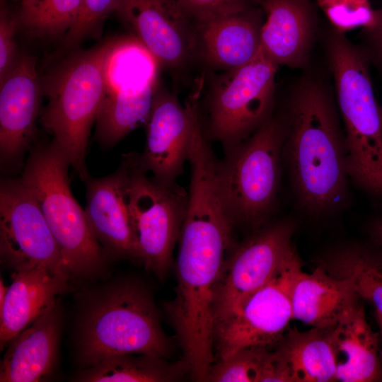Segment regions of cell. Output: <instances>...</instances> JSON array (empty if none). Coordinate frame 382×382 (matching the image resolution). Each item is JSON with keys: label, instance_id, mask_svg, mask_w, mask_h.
Here are the masks:
<instances>
[{"label": "cell", "instance_id": "8992f818", "mask_svg": "<svg viewBox=\"0 0 382 382\" xmlns=\"http://www.w3.org/2000/svg\"><path fill=\"white\" fill-rule=\"evenodd\" d=\"M283 139L282 117L272 115L216 163L219 194L233 225L257 230L269 218L279 186Z\"/></svg>", "mask_w": 382, "mask_h": 382}, {"label": "cell", "instance_id": "30bf717a", "mask_svg": "<svg viewBox=\"0 0 382 382\" xmlns=\"http://www.w3.org/2000/svg\"><path fill=\"white\" fill-rule=\"evenodd\" d=\"M294 223L283 219L260 228L228 254L214 296V325L266 284L296 249Z\"/></svg>", "mask_w": 382, "mask_h": 382}, {"label": "cell", "instance_id": "4dcf8cb0", "mask_svg": "<svg viewBox=\"0 0 382 382\" xmlns=\"http://www.w3.org/2000/svg\"><path fill=\"white\" fill-rule=\"evenodd\" d=\"M117 0H81L78 18L66 33L64 44L76 45L92 32L110 13L116 11Z\"/></svg>", "mask_w": 382, "mask_h": 382}, {"label": "cell", "instance_id": "52a82bcc", "mask_svg": "<svg viewBox=\"0 0 382 382\" xmlns=\"http://www.w3.org/2000/svg\"><path fill=\"white\" fill-rule=\"evenodd\" d=\"M277 68L260 47L238 69L206 71L205 134L228 150L256 131L272 115Z\"/></svg>", "mask_w": 382, "mask_h": 382}, {"label": "cell", "instance_id": "484cf974", "mask_svg": "<svg viewBox=\"0 0 382 382\" xmlns=\"http://www.w3.org/2000/svg\"><path fill=\"white\" fill-rule=\"evenodd\" d=\"M159 86L134 94L105 93L96 120L100 143L112 146L140 123L146 122Z\"/></svg>", "mask_w": 382, "mask_h": 382}, {"label": "cell", "instance_id": "1f68e13d", "mask_svg": "<svg viewBox=\"0 0 382 382\" xmlns=\"http://www.w3.org/2000/svg\"><path fill=\"white\" fill-rule=\"evenodd\" d=\"M19 27L17 14L1 7L0 13V83L14 66L18 59L14 40Z\"/></svg>", "mask_w": 382, "mask_h": 382}, {"label": "cell", "instance_id": "f1b7e54d", "mask_svg": "<svg viewBox=\"0 0 382 382\" xmlns=\"http://www.w3.org/2000/svg\"><path fill=\"white\" fill-rule=\"evenodd\" d=\"M335 30L341 33L357 28L369 29L375 21V9L369 0H316Z\"/></svg>", "mask_w": 382, "mask_h": 382}, {"label": "cell", "instance_id": "44dd1931", "mask_svg": "<svg viewBox=\"0 0 382 382\" xmlns=\"http://www.w3.org/2000/svg\"><path fill=\"white\" fill-rule=\"evenodd\" d=\"M356 294L321 265L297 274L291 291L293 318L313 328H330Z\"/></svg>", "mask_w": 382, "mask_h": 382}, {"label": "cell", "instance_id": "3957f363", "mask_svg": "<svg viewBox=\"0 0 382 382\" xmlns=\"http://www.w3.org/2000/svg\"><path fill=\"white\" fill-rule=\"evenodd\" d=\"M76 334L82 369L118 354L167 359L173 349L149 291L134 280L111 283L91 294L81 308Z\"/></svg>", "mask_w": 382, "mask_h": 382}, {"label": "cell", "instance_id": "2e32d148", "mask_svg": "<svg viewBox=\"0 0 382 382\" xmlns=\"http://www.w3.org/2000/svg\"><path fill=\"white\" fill-rule=\"evenodd\" d=\"M263 11L259 6L195 23L199 65L205 71H228L249 63L260 50Z\"/></svg>", "mask_w": 382, "mask_h": 382}, {"label": "cell", "instance_id": "5bb4252c", "mask_svg": "<svg viewBox=\"0 0 382 382\" xmlns=\"http://www.w3.org/2000/svg\"><path fill=\"white\" fill-rule=\"evenodd\" d=\"M146 140L141 164L159 182L171 184L188 161L191 115L173 92L159 86L146 122Z\"/></svg>", "mask_w": 382, "mask_h": 382}, {"label": "cell", "instance_id": "d6986e66", "mask_svg": "<svg viewBox=\"0 0 382 382\" xmlns=\"http://www.w3.org/2000/svg\"><path fill=\"white\" fill-rule=\"evenodd\" d=\"M337 357V381L371 382L382 379L379 335L369 324L357 295L330 328Z\"/></svg>", "mask_w": 382, "mask_h": 382}, {"label": "cell", "instance_id": "8fae6325", "mask_svg": "<svg viewBox=\"0 0 382 382\" xmlns=\"http://www.w3.org/2000/svg\"><path fill=\"white\" fill-rule=\"evenodd\" d=\"M0 253L15 272L42 267L71 277L37 203L20 179L1 182Z\"/></svg>", "mask_w": 382, "mask_h": 382}, {"label": "cell", "instance_id": "6da1fadb", "mask_svg": "<svg viewBox=\"0 0 382 382\" xmlns=\"http://www.w3.org/2000/svg\"><path fill=\"white\" fill-rule=\"evenodd\" d=\"M284 160L297 203L315 217L342 209L349 176L344 130L332 95L318 77L306 74L281 115Z\"/></svg>", "mask_w": 382, "mask_h": 382}, {"label": "cell", "instance_id": "836d02e7", "mask_svg": "<svg viewBox=\"0 0 382 382\" xmlns=\"http://www.w3.org/2000/svg\"><path fill=\"white\" fill-rule=\"evenodd\" d=\"M367 232L371 243L382 250V214L368 222Z\"/></svg>", "mask_w": 382, "mask_h": 382}, {"label": "cell", "instance_id": "ffe728a7", "mask_svg": "<svg viewBox=\"0 0 382 382\" xmlns=\"http://www.w3.org/2000/svg\"><path fill=\"white\" fill-rule=\"evenodd\" d=\"M68 280L42 267L13 273L0 310L1 350L56 303Z\"/></svg>", "mask_w": 382, "mask_h": 382}, {"label": "cell", "instance_id": "277c9868", "mask_svg": "<svg viewBox=\"0 0 382 382\" xmlns=\"http://www.w3.org/2000/svg\"><path fill=\"white\" fill-rule=\"evenodd\" d=\"M115 41L65 60L41 83L47 98L40 115L42 125L83 180L89 178L88 139L105 96V65Z\"/></svg>", "mask_w": 382, "mask_h": 382}, {"label": "cell", "instance_id": "9a60e30c", "mask_svg": "<svg viewBox=\"0 0 382 382\" xmlns=\"http://www.w3.org/2000/svg\"><path fill=\"white\" fill-rule=\"evenodd\" d=\"M266 15L260 47L277 66L306 68L317 26L316 4L311 0H259Z\"/></svg>", "mask_w": 382, "mask_h": 382}, {"label": "cell", "instance_id": "7402d4cb", "mask_svg": "<svg viewBox=\"0 0 382 382\" xmlns=\"http://www.w3.org/2000/svg\"><path fill=\"white\" fill-rule=\"evenodd\" d=\"M274 346L291 382L337 381V357L330 328H313L301 332L289 327Z\"/></svg>", "mask_w": 382, "mask_h": 382}, {"label": "cell", "instance_id": "603a6c76", "mask_svg": "<svg viewBox=\"0 0 382 382\" xmlns=\"http://www.w3.org/2000/svg\"><path fill=\"white\" fill-rule=\"evenodd\" d=\"M320 265L382 316V250L378 247L373 243L342 245L328 252Z\"/></svg>", "mask_w": 382, "mask_h": 382}, {"label": "cell", "instance_id": "e575fe53", "mask_svg": "<svg viewBox=\"0 0 382 382\" xmlns=\"http://www.w3.org/2000/svg\"><path fill=\"white\" fill-rule=\"evenodd\" d=\"M375 317L380 330V336L382 340V316L375 311Z\"/></svg>", "mask_w": 382, "mask_h": 382}, {"label": "cell", "instance_id": "4fadbf2b", "mask_svg": "<svg viewBox=\"0 0 382 382\" xmlns=\"http://www.w3.org/2000/svg\"><path fill=\"white\" fill-rule=\"evenodd\" d=\"M35 64L33 57L18 58L0 83V156L6 166L21 163L34 139L42 93Z\"/></svg>", "mask_w": 382, "mask_h": 382}, {"label": "cell", "instance_id": "7c38bea8", "mask_svg": "<svg viewBox=\"0 0 382 382\" xmlns=\"http://www.w3.org/2000/svg\"><path fill=\"white\" fill-rule=\"evenodd\" d=\"M116 12L174 77L185 79L199 65L195 23L177 0H117Z\"/></svg>", "mask_w": 382, "mask_h": 382}, {"label": "cell", "instance_id": "7a4b0ae2", "mask_svg": "<svg viewBox=\"0 0 382 382\" xmlns=\"http://www.w3.org/2000/svg\"><path fill=\"white\" fill-rule=\"evenodd\" d=\"M328 65L344 125L349 178L382 206V121L364 47L330 29L325 40Z\"/></svg>", "mask_w": 382, "mask_h": 382}, {"label": "cell", "instance_id": "d6a6232c", "mask_svg": "<svg viewBox=\"0 0 382 382\" xmlns=\"http://www.w3.org/2000/svg\"><path fill=\"white\" fill-rule=\"evenodd\" d=\"M363 33L366 42L364 49L370 62L382 71V8L375 9L374 23Z\"/></svg>", "mask_w": 382, "mask_h": 382}, {"label": "cell", "instance_id": "83f0119b", "mask_svg": "<svg viewBox=\"0 0 382 382\" xmlns=\"http://www.w3.org/2000/svg\"><path fill=\"white\" fill-rule=\"evenodd\" d=\"M273 346L243 348L210 368L206 381L272 382L274 372Z\"/></svg>", "mask_w": 382, "mask_h": 382}, {"label": "cell", "instance_id": "e0dca14e", "mask_svg": "<svg viewBox=\"0 0 382 382\" xmlns=\"http://www.w3.org/2000/svg\"><path fill=\"white\" fill-rule=\"evenodd\" d=\"M86 182L85 208L91 229L104 253L137 258L128 206V174L122 162L113 173Z\"/></svg>", "mask_w": 382, "mask_h": 382}, {"label": "cell", "instance_id": "9c48e42d", "mask_svg": "<svg viewBox=\"0 0 382 382\" xmlns=\"http://www.w3.org/2000/svg\"><path fill=\"white\" fill-rule=\"evenodd\" d=\"M301 270L296 250L266 284L215 324L214 346L218 360L245 347L273 346L282 338L293 319L291 291Z\"/></svg>", "mask_w": 382, "mask_h": 382}, {"label": "cell", "instance_id": "d4e9b609", "mask_svg": "<svg viewBox=\"0 0 382 382\" xmlns=\"http://www.w3.org/2000/svg\"><path fill=\"white\" fill-rule=\"evenodd\" d=\"M159 66L137 37L116 40L105 62V93L134 94L157 87Z\"/></svg>", "mask_w": 382, "mask_h": 382}, {"label": "cell", "instance_id": "ac0fdd59", "mask_svg": "<svg viewBox=\"0 0 382 382\" xmlns=\"http://www.w3.org/2000/svg\"><path fill=\"white\" fill-rule=\"evenodd\" d=\"M61 328L56 302L13 337L1 362V382H38L54 371Z\"/></svg>", "mask_w": 382, "mask_h": 382}, {"label": "cell", "instance_id": "cb8c5ba5", "mask_svg": "<svg viewBox=\"0 0 382 382\" xmlns=\"http://www.w3.org/2000/svg\"><path fill=\"white\" fill-rule=\"evenodd\" d=\"M189 374L182 360L175 363L147 354L125 353L106 357L83 368L76 381L85 382H169Z\"/></svg>", "mask_w": 382, "mask_h": 382}, {"label": "cell", "instance_id": "ba28073f", "mask_svg": "<svg viewBox=\"0 0 382 382\" xmlns=\"http://www.w3.org/2000/svg\"><path fill=\"white\" fill-rule=\"evenodd\" d=\"M128 174L127 206L138 259L163 278L185 219L188 192L176 183L159 182L141 164L139 154L124 157Z\"/></svg>", "mask_w": 382, "mask_h": 382}, {"label": "cell", "instance_id": "5b68a950", "mask_svg": "<svg viewBox=\"0 0 382 382\" xmlns=\"http://www.w3.org/2000/svg\"><path fill=\"white\" fill-rule=\"evenodd\" d=\"M69 166L53 141L39 143L31 148L20 180L37 203L71 277H89L102 268L105 253L71 193Z\"/></svg>", "mask_w": 382, "mask_h": 382}, {"label": "cell", "instance_id": "4316f807", "mask_svg": "<svg viewBox=\"0 0 382 382\" xmlns=\"http://www.w3.org/2000/svg\"><path fill=\"white\" fill-rule=\"evenodd\" d=\"M19 26L36 37H55L74 25L81 0H20Z\"/></svg>", "mask_w": 382, "mask_h": 382}, {"label": "cell", "instance_id": "d590c367", "mask_svg": "<svg viewBox=\"0 0 382 382\" xmlns=\"http://www.w3.org/2000/svg\"><path fill=\"white\" fill-rule=\"evenodd\" d=\"M380 112H381V117L382 121V106L380 105Z\"/></svg>", "mask_w": 382, "mask_h": 382}, {"label": "cell", "instance_id": "f546056e", "mask_svg": "<svg viewBox=\"0 0 382 382\" xmlns=\"http://www.w3.org/2000/svg\"><path fill=\"white\" fill-rule=\"evenodd\" d=\"M196 23L240 13L257 6L259 0H177Z\"/></svg>", "mask_w": 382, "mask_h": 382}]
</instances>
